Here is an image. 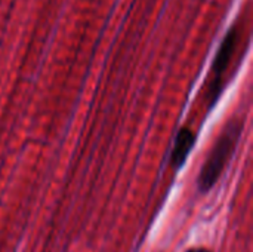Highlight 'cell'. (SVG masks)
Masks as SVG:
<instances>
[{"label":"cell","mask_w":253,"mask_h":252,"mask_svg":"<svg viewBox=\"0 0 253 252\" xmlns=\"http://www.w3.org/2000/svg\"><path fill=\"white\" fill-rule=\"evenodd\" d=\"M187 252H212L211 250H208V248H191V250H188Z\"/></svg>","instance_id":"cell-4"},{"label":"cell","mask_w":253,"mask_h":252,"mask_svg":"<svg viewBox=\"0 0 253 252\" xmlns=\"http://www.w3.org/2000/svg\"><path fill=\"white\" fill-rule=\"evenodd\" d=\"M194 141H196V137L191 129L184 128L179 131V134L175 140L172 156H170V165L175 171H178L185 163L188 154L191 153V150L194 147Z\"/></svg>","instance_id":"cell-3"},{"label":"cell","mask_w":253,"mask_h":252,"mask_svg":"<svg viewBox=\"0 0 253 252\" xmlns=\"http://www.w3.org/2000/svg\"><path fill=\"white\" fill-rule=\"evenodd\" d=\"M237 43H239V34H237V27H233L225 39L221 43V48L216 53L213 67H212V73L213 77L211 80L208 94H206V100L209 102V107H212L218 100L221 92L225 88V74L228 71L230 64L233 62L234 56H236V49H237Z\"/></svg>","instance_id":"cell-2"},{"label":"cell","mask_w":253,"mask_h":252,"mask_svg":"<svg viewBox=\"0 0 253 252\" xmlns=\"http://www.w3.org/2000/svg\"><path fill=\"white\" fill-rule=\"evenodd\" d=\"M242 122L233 120L227 125L224 132L221 134L219 140L216 141L215 147L212 149L208 160L205 162L199 180L197 187L202 193H208L219 180L222 175L231 154L234 153V149L239 143L240 134H242Z\"/></svg>","instance_id":"cell-1"}]
</instances>
